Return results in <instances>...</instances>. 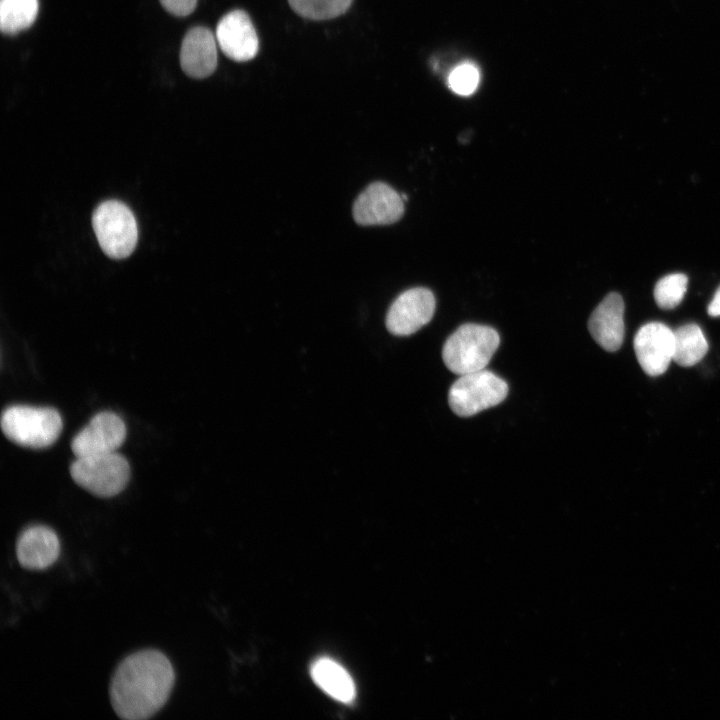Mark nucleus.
<instances>
[{
	"label": "nucleus",
	"mask_w": 720,
	"mask_h": 720,
	"mask_svg": "<svg viewBox=\"0 0 720 720\" xmlns=\"http://www.w3.org/2000/svg\"><path fill=\"white\" fill-rule=\"evenodd\" d=\"M38 13V0H1L0 27L4 34L14 35L29 28Z\"/></svg>",
	"instance_id": "obj_17"
},
{
	"label": "nucleus",
	"mask_w": 720,
	"mask_h": 720,
	"mask_svg": "<svg viewBox=\"0 0 720 720\" xmlns=\"http://www.w3.org/2000/svg\"><path fill=\"white\" fill-rule=\"evenodd\" d=\"M404 213L402 196L384 182L367 186L353 205V217L359 225H388L397 222Z\"/></svg>",
	"instance_id": "obj_9"
},
{
	"label": "nucleus",
	"mask_w": 720,
	"mask_h": 720,
	"mask_svg": "<svg viewBox=\"0 0 720 720\" xmlns=\"http://www.w3.org/2000/svg\"><path fill=\"white\" fill-rule=\"evenodd\" d=\"M508 390L503 379L483 369L460 375L449 389L448 402L456 415L470 417L504 401Z\"/></svg>",
	"instance_id": "obj_6"
},
{
	"label": "nucleus",
	"mask_w": 720,
	"mask_h": 720,
	"mask_svg": "<svg viewBox=\"0 0 720 720\" xmlns=\"http://www.w3.org/2000/svg\"><path fill=\"white\" fill-rule=\"evenodd\" d=\"M59 412L49 407L13 405L1 417L4 435L17 445L32 449L51 446L62 430Z\"/></svg>",
	"instance_id": "obj_3"
},
{
	"label": "nucleus",
	"mask_w": 720,
	"mask_h": 720,
	"mask_svg": "<svg viewBox=\"0 0 720 720\" xmlns=\"http://www.w3.org/2000/svg\"><path fill=\"white\" fill-rule=\"evenodd\" d=\"M216 40L222 52L237 62L253 59L259 47L258 36L249 15L233 10L218 22Z\"/></svg>",
	"instance_id": "obj_11"
},
{
	"label": "nucleus",
	"mask_w": 720,
	"mask_h": 720,
	"mask_svg": "<svg viewBox=\"0 0 720 720\" xmlns=\"http://www.w3.org/2000/svg\"><path fill=\"white\" fill-rule=\"evenodd\" d=\"M125 438L126 426L122 418L114 412L102 411L73 437L71 449L76 457L113 453Z\"/></svg>",
	"instance_id": "obj_7"
},
{
	"label": "nucleus",
	"mask_w": 720,
	"mask_h": 720,
	"mask_svg": "<svg viewBox=\"0 0 720 720\" xmlns=\"http://www.w3.org/2000/svg\"><path fill=\"white\" fill-rule=\"evenodd\" d=\"M59 552L57 534L45 525L28 526L16 541V557L25 569L44 570L57 560Z\"/></svg>",
	"instance_id": "obj_12"
},
{
	"label": "nucleus",
	"mask_w": 720,
	"mask_h": 720,
	"mask_svg": "<svg viewBox=\"0 0 720 720\" xmlns=\"http://www.w3.org/2000/svg\"><path fill=\"white\" fill-rule=\"evenodd\" d=\"M353 0H288L291 8L310 20H329L344 14Z\"/></svg>",
	"instance_id": "obj_18"
},
{
	"label": "nucleus",
	"mask_w": 720,
	"mask_h": 720,
	"mask_svg": "<svg viewBox=\"0 0 720 720\" xmlns=\"http://www.w3.org/2000/svg\"><path fill=\"white\" fill-rule=\"evenodd\" d=\"M313 681L330 697L350 703L355 699L356 687L350 674L337 662L319 658L311 666Z\"/></svg>",
	"instance_id": "obj_15"
},
{
	"label": "nucleus",
	"mask_w": 720,
	"mask_h": 720,
	"mask_svg": "<svg viewBox=\"0 0 720 720\" xmlns=\"http://www.w3.org/2000/svg\"><path fill=\"white\" fill-rule=\"evenodd\" d=\"M707 313L712 317L720 316V286L717 288L712 301L708 305Z\"/></svg>",
	"instance_id": "obj_22"
},
{
	"label": "nucleus",
	"mask_w": 720,
	"mask_h": 720,
	"mask_svg": "<svg viewBox=\"0 0 720 720\" xmlns=\"http://www.w3.org/2000/svg\"><path fill=\"white\" fill-rule=\"evenodd\" d=\"M707 351L708 342L697 324H685L674 331L673 361L678 365L693 366L702 360Z\"/></svg>",
	"instance_id": "obj_16"
},
{
	"label": "nucleus",
	"mask_w": 720,
	"mask_h": 720,
	"mask_svg": "<svg viewBox=\"0 0 720 720\" xmlns=\"http://www.w3.org/2000/svg\"><path fill=\"white\" fill-rule=\"evenodd\" d=\"M216 41L206 27L197 26L186 33L180 50V64L185 74L193 78H206L215 71Z\"/></svg>",
	"instance_id": "obj_14"
},
{
	"label": "nucleus",
	"mask_w": 720,
	"mask_h": 720,
	"mask_svg": "<svg viewBox=\"0 0 720 720\" xmlns=\"http://www.w3.org/2000/svg\"><path fill=\"white\" fill-rule=\"evenodd\" d=\"M72 479L91 494L112 497L127 485L130 466L117 452L76 457L70 466Z\"/></svg>",
	"instance_id": "obj_4"
},
{
	"label": "nucleus",
	"mask_w": 720,
	"mask_h": 720,
	"mask_svg": "<svg viewBox=\"0 0 720 720\" xmlns=\"http://www.w3.org/2000/svg\"><path fill=\"white\" fill-rule=\"evenodd\" d=\"M162 6L172 15L187 16L196 7L197 0H160Z\"/></svg>",
	"instance_id": "obj_21"
},
{
	"label": "nucleus",
	"mask_w": 720,
	"mask_h": 720,
	"mask_svg": "<svg viewBox=\"0 0 720 720\" xmlns=\"http://www.w3.org/2000/svg\"><path fill=\"white\" fill-rule=\"evenodd\" d=\"M175 682L169 659L155 649L125 657L111 678L109 695L115 713L125 720L155 715L167 702Z\"/></svg>",
	"instance_id": "obj_1"
},
{
	"label": "nucleus",
	"mask_w": 720,
	"mask_h": 720,
	"mask_svg": "<svg viewBox=\"0 0 720 720\" xmlns=\"http://www.w3.org/2000/svg\"><path fill=\"white\" fill-rule=\"evenodd\" d=\"M624 301L620 294L609 293L592 312L588 329L593 339L608 352L617 351L624 339Z\"/></svg>",
	"instance_id": "obj_13"
},
{
	"label": "nucleus",
	"mask_w": 720,
	"mask_h": 720,
	"mask_svg": "<svg viewBox=\"0 0 720 720\" xmlns=\"http://www.w3.org/2000/svg\"><path fill=\"white\" fill-rule=\"evenodd\" d=\"M92 225L99 245L109 257L122 259L135 249L137 223L124 203L116 200L102 202L93 213Z\"/></svg>",
	"instance_id": "obj_5"
},
{
	"label": "nucleus",
	"mask_w": 720,
	"mask_h": 720,
	"mask_svg": "<svg viewBox=\"0 0 720 720\" xmlns=\"http://www.w3.org/2000/svg\"><path fill=\"white\" fill-rule=\"evenodd\" d=\"M435 307V297L429 289H408L391 304L386 316V327L397 336L411 335L432 319Z\"/></svg>",
	"instance_id": "obj_8"
},
{
	"label": "nucleus",
	"mask_w": 720,
	"mask_h": 720,
	"mask_svg": "<svg viewBox=\"0 0 720 720\" xmlns=\"http://www.w3.org/2000/svg\"><path fill=\"white\" fill-rule=\"evenodd\" d=\"M500 344L498 332L490 326L466 323L446 340L442 358L457 375L483 370Z\"/></svg>",
	"instance_id": "obj_2"
},
{
	"label": "nucleus",
	"mask_w": 720,
	"mask_h": 720,
	"mask_svg": "<svg viewBox=\"0 0 720 720\" xmlns=\"http://www.w3.org/2000/svg\"><path fill=\"white\" fill-rule=\"evenodd\" d=\"M688 278L682 273H673L662 277L655 285L656 304L665 310L678 306L687 291Z\"/></svg>",
	"instance_id": "obj_19"
},
{
	"label": "nucleus",
	"mask_w": 720,
	"mask_h": 720,
	"mask_svg": "<svg viewBox=\"0 0 720 720\" xmlns=\"http://www.w3.org/2000/svg\"><path fill=\"white\" fill-rule=\"evenodd\" d=\"M634 350L644 372L659 376L673 360L674 331L661 322L647 323L635 334Z\"/></svg>",
	"instance_id": "obj_10"
},
{
	"label": "nucleus",
	"mask_w": 720,
	"mask_h": 720,
	"mask_svg": "<svg viewBox=\"0 0 720 720\" xmlns=\"http://www.w3.org/2000/svg\"><path fill=\"white\" fill-rule=\"evenodd\" d=\"M479 84V71L470 64L463 63L453 69L448 77L449 87L459 95L472 94Z\"/></svg>",
	"instance_id": "obj_20"
}]
</instances>
